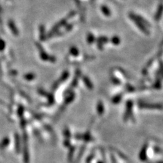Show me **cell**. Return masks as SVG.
<instances>
[{
	"mask_svg": "<svg viewBox=\"0 0 163 163\" xmlns=\"http://www.w3.org/2000/svg\"><path fill=\"white\" fill-rule=\"evenodd\" d=\"M25 147H24V153H23V161H24L25 163H29V154L27 144V137L26 136L25 137Z\"/></svg>",
	"mask_w": 163,
	"mask_h": 163,
	"instance_id": "6da1fadb",
	"label": "cell"
},
{
	"mask_svg": "<svg viewBox=\"0 0 163 163\" xmlns=\"http://www.w3.org/2000/svg\"><path fill=\"white\" fill-rule=\"evenodd\" d=\"M163 13V4H161L159 5V7L158 8V10L156 12L155 19L156 20H159L161 18V16Z\"/></svg>",
	"mask_w": 163,
	"mask_h": 163,
	"instance_id": "7a4b0ae2",
	"label": "cell"
},
{
	"mask_svg": "<svg viewBox=\"0 0 163 163\" xmlns=\"http://www.w3.org/2000/svg\"><path fill=\"white\" fill-rule=\"evenodd\" d=\"M10 140L8 137L4 138L3 140L0 143V150H4V148L8 146V145L9 144Z\"/></svg>",
	"mask_w": 163,
	"mask_h": 163,
	"instance_id": "3957f363",
	"label": "cell"
},
{
	"mask_svg": "<svg viewBox=\"0 0 163 163\" xmlns=\"http://www.w3.org/2000/svg\"><path fill=\"white\" fill-rule=\"evenodd\" d=\"M8 25H9L10 29L12 30V31L13 32V33H14L15 35H18V29H17V28L16 27L15 25H14V23H13V21H9L8 23Z\"/></svg>",
	"mask_w": 163,
	"mask_h": 163,
	"instance_id": "277c9868",
	"label": "cell"
},
{
	"mask_svg": "<svg viewBox=\"0 0 163 163\" xmlns=\"http://www.w3.org/2000/svg\"><path fill=\"white\" fill-rule=\"evenodd\" d=\"M101 9L102 12H103V14H105L106 16H109L110 15H111V12H110L109 8H107L106 5H102Z\"/></svg>",
	"mask_w": 163,
	"mask_h": 163,
	"instance_id": "5b68a950",
	"label": "cell"
},
{
	"mask_svg": "<svg viewBox=\"0 0 163 163\" xmlns=\"http://www.w3.org/2000/svg\"><path fill=\"white\" fill-rule=\"evenodd\" d=\"M15 147H16V151L17 153L20 152V139L18 135H16L15 137Z\"/></svg>",
	"mask_w": 163,
	"mask_h": 163,
	"instance_id": "8992f818",
	"label": "cell"
},
{
	"mask_svg": "<svg viewBox=\"0 0 163 163\" xmlns=\"http://www.w3.org/2000/svg\"><path fill=\"white\" fill-rule=\"evenodd\" d=\"M34 75L33 74H27L25 75V78L27 80H33L34 78Z\"/></svg>",
	"mask_w": 163,
	"mask_h": 163,
	"instance_id": "52a82bcc",
	"label": "cell"
},
{
	"mask_svg": "<svg viewBox=\"0 0 163 163\" xmlns=\"http://www.w3.org/2000/svg\"><path fill=\"white\" fill-rule=\"evenodd\" d=\"M4 47H5V43L3 42L2 40H0V50H4Z\"/></svg>",
	"mask_w": 163,
	"mask_h": 163,
	"instance_id": "ba28073f",
	"label": "cell"
}]
</instances>
